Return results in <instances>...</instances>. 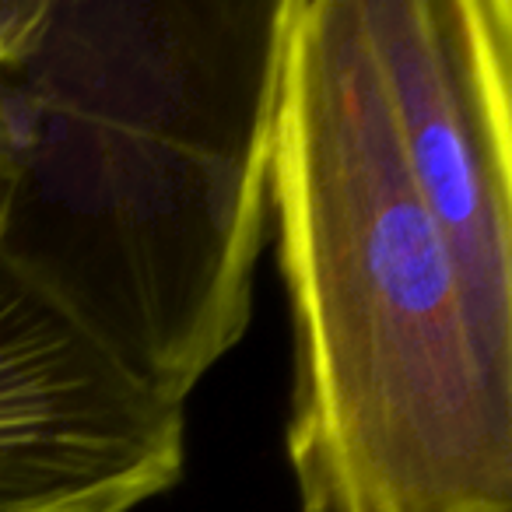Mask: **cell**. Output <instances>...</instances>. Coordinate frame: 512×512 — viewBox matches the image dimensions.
I'll list each match as a JSON object with an SVG mask.
<instances>
[{"instance_id": "obj_1", "label": "cell", "mask_w": 512, "mask_h": 512, "mask_svg": "<svg viewBox=\"0 0 512 512\" xmlns=\"http://www.w3.org/2000/svg\"><path fill=\"white\" fill-rule=\"evenodd\" d=\"M285 18L288 0H50L0 78V264L169 407L249 327Z\"/></svg>"}, {"instance_id": "obj_2", "label": "cell", "mask_w": 512, "mask_h": 512, "mask_svg": "<svg viewBox=\"0 0 512 512\" xmlns=\"http://www.w3.org/2000/svg\"><path fill=\"white\" fill-rule=\"evenodd\" d=\"M267 207L302 512H512V337L407 172L355 0H288Z\"/></svg>"}, {"instance_id": "obj_3", "label": "cell", "mask_w": 512, "mask_h": 512, "mask_svg": "<svg viewBox=\"0 0 512 512\" xmlns=\"http://www.w3.org/2000/svg\"><path fill=\"white\" fill-rule=\"evenodd\" d=\"M407 172L484 320L512 337V4L355 0Z\"/></svg>"}, {"instance_id": "obj_4", "label": "cell", "mask_w": 512, "mask_h": 512, "mask_svg": "<svg viewBox=\"0 0 512 512\" xmlns=\"http://www.w3.org/2000/svg\"><path fill=\"white\" fill-rule=\"evenodd\" d=\"M183 467V407L130 383L0 264V512H134Z\"/></svg>"}, {"instance_id": "obj_5", "label": "cell", "mask_w": 512, "mask_h": 512, "mask_svg": "<svg viewBox=\"0 0 512 512\" xmlns=\"http://www.w3.org/2000/svg\"><path fill=\"white\" fill-rule=\"evenodd\" d=\"M46 15L50 0H0V78L36 50Z\"/></svg>"}, {"instance_id": "obj_6", "label": "cell", "mask_w": 512, "mask_h": 512, "mask_svg": "<svg viewBox=\"0 0 512 512\" xmlns=\"http://www.w3.org/2000/svg\"><path fill=\"white\" fill-rule=\"evenodd\" d=\"M18 176V144H15V120H11V102L8 92L0 85V221L8 211L11 190H15Z\"/></svg>"}]
</instances>
